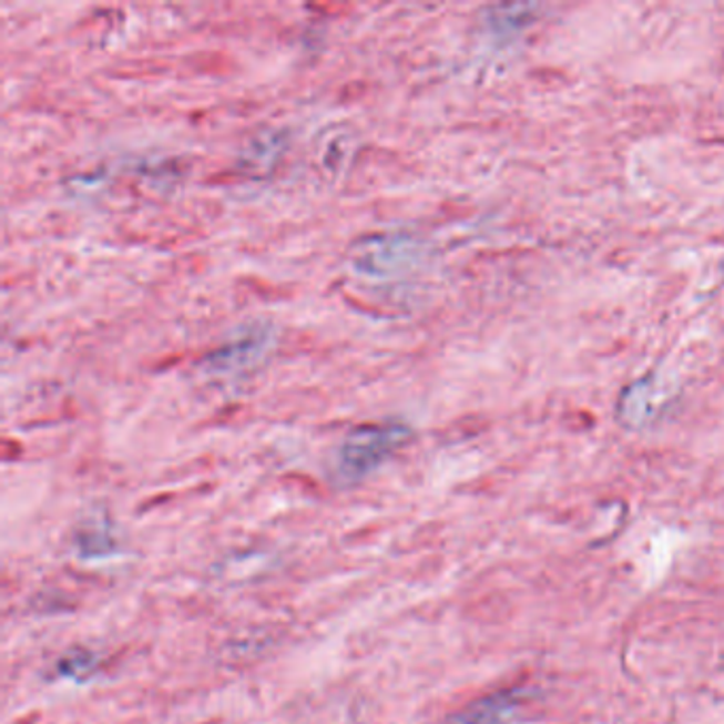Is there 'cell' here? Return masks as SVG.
Instances as JSON below:
<instances>
[{"label": "cell", "mask_w": 724, "mask_h": 724, "mask_svg": "<svg viewBox=\"0 0 724 724\" xmlns=\"http://www.w3.org/2000/svg\"><path fill=\"white\" fill-rule=\"evenodd\" d=\"M408 436V427L400 424L361 425L353 429L338 450V475L347 482L364 480L391 459Z\"/></svg>", "instance_id": "cell-1"}, {"label": "cell", "mask_w": 724, "mask_h": 724, "mask_svg": "<svg viewBox=\"0 0 724 724\" xmlns=\"http://www.w3.org/2000/svg\"><path fill=\"white\" fill-rule=\"evenodd\" d=\"M275 332L266 324H255L236 332L222 347L204 355L202 368L215 378H236L253 373L273 349Z\"/></svg>", "instance_id": "cell-2"}, {"label": "cell", "mask_w": 724, "mask_h": 724, "mask_svg": "<svg viewBox=\"0 0 724 724\" xmlns=\"http://www.w3.org/2000/svg\"><path fill=\"white\" fill-rule=\"evenodd\" d=\"M287 147V139L281 132H264L257 134L245 151L241 153L238 169L245 175L259 176L271 175L275 171L278 160L283 157V151Z\"/></svg>", "instance_id": "cell-3"}, {"label": "cell", "mask_w": 724, "mask_h": 724, "mask_svg": "<svg viewBox=\"0 0 724 724\" xmlns=\"http://www.w3.org/2000/svg\"><path fill=\"white\" fill-rule=\"evenodd\" d=\"M517 705L514 693H498L466 707L455 724H500Z\"/></svg>", "instance_id": "cell-4"}, {"label": "cell", "mask_w": 724, "mask_h": 724, "mask_svg": "<svg viewBox=\"0 0 724 724\" xmlns=\"http://www.w3.org/2000/svg\"><path fill=\"white\" fill-rule=\"evenodd\" d=\"M99 667V659L94 652H71L69 656H64L58 665V674L71 680H85L96 672Z\"/></svg>", "instance_id": "cell-5"}]
</instances>
